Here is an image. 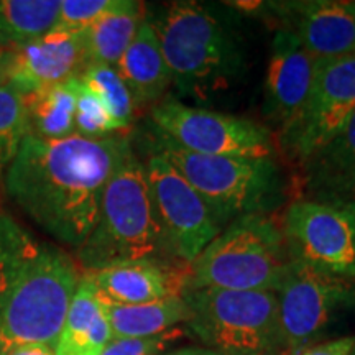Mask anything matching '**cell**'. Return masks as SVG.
Returning a JSON list of instances; mask_svg holds the SVG:
<instances>
[{"instance_id": "6da1fadb", "label": "cell", "mask_w": 355, "mask_h": 355, "mask_svg": "<svg viewBox=\"0 0 355 355\" xmlns=\"http://www.w3.org/2000/svg\"><path fill=\"white\" fill-rule=\"evenodd\" d=\"M130 145L122 135H26L3 173L6 191L40 229L78 250L94 229L105 186Z\"/></svg>"}, {"instance_id": "7a4b0ae2", "label": "cell", "mask_w": 355, "mask_h": 355, "mask_svg": "<svg viewBox=\"0 0 355 355\" xmlns=\"http://www.w3.org/2000/svg\"><path fill=\"white\" fill-rule=\"evenodd\" d=\"M79 279L66 252L0 212V355L20 345L55 347Z\"/></svg>"}, {"instance_id": "3957f363", "label": "cell", "mask_w": 355, "mask_h": 355, "mask_svg": "<svg viewBox=\"0 0 355 355\" xmlns=\"http://www.w3.org/2000/svg\"><path fill=\"white\" fill-rule=\"evenodd\" d=\"M171 255L155 211L145 168L132 145L110 176L94 229L76 250L86 272L130 260Z\"/></svg>"}, {"instance_id": "277c9868", "label": "cell", "mask_w": 355, "mask_h": 355, "mask_svg": "<svg viewBox=\"0 0 355 355\" xmlns=\"http://www.w3.org/2000/svg\"><path fill=\"white\" fill-rule=\"evenodd\" d=\"M150 24L170 69L171 84L181 96L206 99L227 87L241 71V46L201 3L175 2Z\"/></svg>"}, {"instance_id": "5b68a950", "label": "cell", "mask_w": 355, "mask_h": 355, "mask_svg": "<svg viewBox=\"0 0 355 355\" xmlns=\"http://www.w3.org/2000/svg\"><path fill=\"white\" fill-rule=\"evenodd\" d=\"M155 139V148L198 191L222 229L241 217L270 214L282 204L286 184L273 158L196 155Z\"/></svg>"}, {"instance_id": "8992f818", "label": "cell", "mask_w": 355, "mask_h": 355, "mask_svg": "<svg viewBox=\"0 0 355 355\" xmlns=\"http://www.w3.org/2000/svg\"><path fill=\"white\" fill-rule=\"evenodd\" d=\"M291 260L283 230L272 217H241L189 263L186 291L219 288L277 293Z\"/></svg>"}, {"instance_id": "52a82bcc", "label": "cell", "mask_w": 355, "mask_h": 355, "mask_svg": "<svg viewBox=\"0 0 355 355\" xmlns=\"http://www.w3.org/2000/svg\"><path fill=\"white\" fill-rule=\"evenodd\" d=\"M189 329L222 355H279L278 298L273 291L199 288L184 291Z\"/></svg>"}, {"instance_id": "ba28073f", "label": "cell", "mask_w": 355, "mask_h": 355, "mask_svg": "<svg viewBox=\"0 0 355 355\" xmlns=\"http://www.w3.org/2000/svg\"><path fill=\"white\" fill-rule=\"evenodd\" d=\"M150 117L155 135L189 153L273 158L272 133L247 119L191 107L173 97H165L153 105Z\"/></svg>"}, {"instance_id": "9c48e42d", "label": "cell", "mask_w": 355, "mask_h": 355, "mask_svg": "<svg viewBox=\"0 0 355 355\" xmlns=\"http://www.w3.org/2000/svg\"><path fill=\"white\" fill-rule=\"evenodd\" d=\"M355 112V55L318 61L303 109L279 130V145L300 166L329 141Z\"/></svg>"}, {"instance_id": "30bf717a", "label": "cell", "mask_w": 355, "mask_h": 355, "mask_svg": "<svg viewBox=\"0 0 355 355\" xmlns=\"http://www.w3.org/2000/svg\"><path fill=\"white\" fill-rule=\"evenodd\" d=\"M282 230L293 260L337 278L355 277V206L296 199Z\"/></svg>"}, {"instance_id": "8fae6325", "label": "cell", "mask_w": 355, "mask_h": 355, "mask_svg": "<svg viewBox=\"0 0 355 355\" xmlns=\"http://www.w3.org/2000/svg\"><path fill=\"white\" fill-rule=\"evenodd\" d=\"M141 163L171 255L193 263L224 229L198 191L155 146Z\"/></svg>"}, {"instance_id": "7c38bea8", "label": "cell", "mask_w": 355, "mask_h": 355, "mask_svg": "<svg viewBox=\"0 0 355 355\" xmlns=\"http://www.w3.org/2000/svg\"><path fill=\"white\" fill-rule=\"evenodd\" d=\"M282 352L300 355L324 331L337 306L347 298L343 278L291 260L277 291Z\"/></svg>"}, {"instance_id": "4fadbf2b", "label": "cell", "mask_w": 355, "mask_h": 355, "mask_svg": "<svg viewBox=\"0 0 355 355\" xmlns=\"http://www.w3.org/2000/svg\"><path fill=\"white\" fill-rule=\"evenodd\" d=\"M87 64L84 30L58 25L33 42L8 48L7 83L26 94L79 78Z\"/></svg>"}, {"instance_id": "5bb4252c", "label": "cell", "mask_w": 355, "mask_h": 355, "mask_svg": "<svg viewBox=\"0 0 355 355\" xmlns=\"http://www.w3.org/2000/svg\"><path fill=\"white\" fill-rule=\"evenodd\" d=\"M318 61L291 32L283 28L275 35L265 81V115L286 125L303 109L313 87Z\"/></svg>"}, {"instance_id": "9a60e30c", "label": "cell", "mask_w": 355, "mask_h": 355, "mask_svg": "<svg viewBox=\"0 0 355 355\" xmlns=\"http://www.w3.org/2000/svg\"><path fill=\"white\" fill-rule=\"evenodd\" d=\"M99 298L114 304H145L183 296L188 288L189 268H168L157 260H130L84 275Z\"/></svg>"}, {"instance_id": "2e32d148", "label": "cell", "mask_w": 355, "mask_h": 355, "mask_svg": "<svg viewBox=\"0 0 355 355\" xmlns=\"http://www.w3.org/2000/svg\"><path fill=\"white\" fill-rule=\"evenodd\" d=\"M300 168V199L355 206V112Z\"/></svg>"}, {"instance_id": "e0dca14e", "label": "cell", "mask_w": 355, "mask_h": 355, "mask_svg": "<svg viewBox=\"0 0 355 355\" xmlns=\"http://www.w3.org/2000/svg\"><path fill=\"white\" fill-rule=\"evenodd\" d=\"M291 32L316 61L355 55V3L321 2L293 3Z\"/></svg>"}, {"instance_id": "ac0fdd59", "label": "cell", "mask_w": 355, "mask_h": 355, "mask_svg": "<svg viewBox=\"0 0 355 355\" xmlns=\"http://www.w3.org/2000/svg\"><path fill=\"white\" fill-rule=\"evenodd\" d=\"M114 68L130 91L137 107L157 105L165 99L168 87L171 86V74L158 37L146 19L141 21L130 46Z\"/></svg>"}, {"instance_id": "d6986e66", "label": "cell", "mask_w": 355, "mask_h": 355, "mask_svg": "<svg viewBox=\"0 0 355 355\" xmlns=\"http://www.w3.org/2000/svg\"><path fill=\"white\" fill-rule=\"evenodd\" d=\"M112 339L96 288L81 277L58 337L55 355H101Z\"/></svg>"}, {"instance_id": "ffe728a7", "label": "cell", "mask_w": 355, "mask_h": 355, "mask_svg": "<svg viewBox=\"0 0 355 355\" xmlns=\"http://www.w3.org/2000/svg\"><path fill=\"white\" fill-rule=\"evenodd\" d=\"M99 300L114 339L158 336L191 319V311L183 296H170L145 304H114Z\"/></svg>"}, {"instance_id": "44dd1931", "label": "cell", "mask_w": 355, "mask_h": 355, "mask_svg": "<svg viewBox=\"0 0 355 355\" xmlns=\"http://www.w3.org/2000/svg\"><path fill=\"white\" fill-rule=\"evenodd\" d=\"M144 20V3L133 0H115L109 12L84 28L89 64H117Z\"/></svg>"}, {"instance_id": "7402d4cb", "label": "cell", "mask_w": 355, "mask_h": 355, "mask_svg": "<svg viewBox=\"0 0 355 355\" xmlns=\"http://www.w3.org/2000/svg\"><path fill=\"white\" fill-rule=\"evenodd\" d=\"M78 84L79 78H74L24 94L28 135L42 140L73 135Z\"/></svg>"}, {"instance_id": "603a6c76", "label": "cell", "mask_w": 355, "mask_h": 355, "mask_svg": "<svg viewBox=\"0 0 355 355\" xmlns=\"http://www.w3.org/2000/svg\"><path fill=\"white\" fill-rule=\"evenodd\" d=\"M60 0H0V44L30 43L60 24Z\"/></svg>"}, {"instance_id": "cb8c5ba5", "label": "cell", "mask_w": 355, "mask_h": 355, "mask_svg": "<svg viewBox=\"0 0 355 355\" xmlns=\"http://www.w3.org/2000/svg\"><path fill=\"white\" fill-rule=\"evenodd\" d=\"M79 79L84 86L91 89L99 97L117 130L132 125L137 105L133 102L130 91L114 66L97 63L87 64Z\"/></svg>"}, {"instance_id": "d4e9b609", "label": "cell", "mask_w": 355, "mask_h": 355, "mask_svg": "<svg viewBox=\"0 0 355 355\" xmlns=\"http://www.w3.org/2000/svg\"><path fill=\"white\" fill-rule=\"evenodd\" d=\"M26 135L24 94L12 84H0V173L10 166Z\"/></svg>"}, {"instance_id": "484cf974", "label": "cell", "mask_w": 355, "mask_h": 355, "mask_svg": "<svg viewBox=\"0 0 355 355\" xmlns=\"http://www.w3.org/2000/svg\"><path fill=\"white\" fill-rule=\"evenodd\" d=\"M117 130L104 104L91 89L79 79L76 92V110H74V133L86 139H101L112 135Z\"/></svg>"}, {"instance_id": "4316f807", "label": "cell", "mask_w": 355, "mask_h": 355, "mask_svg": "<svg viewBox=\"0 0 355 355\" xmlns=\"http://www.w3.org/2000/svg\"><path fill=\"white\" fill-rule=\"evenodd\" d=\"M186 331L175 329L152 337H128V339H112L101 355H162L168 347L184 339Z\"/></svg>"}, {"instance_id": "83f0119b", "label": "cell", "mask_w": 355, "mask_h": 355, "mask_svg": "<svg viewBox=\"0 0 355 355\" xmlns=\"http://www.w3.org/2000/svg\"><path fill=\"white\" fill-rule=\"evenodd\" d=\"M115 0H63L60 24L66 28L84 30L114 7Z\"/></svg>"}, {"instance_id": "f1b7e54d", "label": "cell", "mask_w": 355, "mask_h": 355, "mask_svg": "<svg viewBox=\"0 0 355 355\" xmlns=\"http://www.w3.org/2000/svg\"><path fill=\"white\" fill-rule=\"evenodd\" d=\"M300 355H355V337H340L309 347Z\"/></svg>"}, {"instance_id": "f546056e", "label": "cell", "mask_w": 355, "mask_h": 355, "mask_svg": "<svg viewBox=\"0 0 355 355\" xmlns=\"http://www.w3.org/2000/svg\"><path fill=\"white\" fill-rule=\"evenodd\" d=\"M6 355H55V347L43 344H32V345H20L8 350Z\"/></svg>"}, {"instance_id": "4dcf8cb0", "label": "cell", "mask_w": 355, "mask_h": 355, "mask_svg": "<svg viewBox=\"0 0 355 355\" xmlns=\"http://www.w3.org/2000/svg\"><path fill=\"white\" fill-rule=\"evenodd\" d=\"M162 355H222V354L207 347H183V349L170 350V352H165Z\"/></svg>"}, {"instance_id": "1f68e13d", "label": "cell", "mask_w": 355, "mask_h": 355, "mask_svg": "<svg viewBox=\"0 0 355 355\" xmlns=\"http://www.w3.org/2000/svg\"><path fill=\"white\" fill-rule=\"evenodd\" d=\"M7 71H8V48L0 44V84L7 83Z\"/></svg>"}]
</instances>
